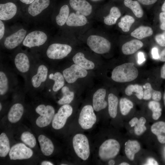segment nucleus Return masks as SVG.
<instances>
[{
    "label": "nucleus",
    "mask_w": 165,
    "mask_h": 165,
    "mask_svg": "<svg viewBox=\"0 0 165 165\" xmlns=\"http://www.w3.org/2000/svg\"><path fill=\"white\" fill-rule=\"evenodd\" d=\"M159 19L160 22V27L162 30L165 31V12H162L159 14Z\"/></svg>",
    "instance_id": "37998d69"
},
{
    "label": "nucleus",
    "mask_w": 165,
    "mask_h": 165,
    "mask_svg": "<svg viewBox=\"0 0 165 165\" xmlns=\"http://www.w3.org/2000/svg\"><path fill=\"white\" fill-rule=\"evenodd\" d=\"M69 9L68 6L64 5L61 8L59 14L56 18V20L58 25L62 26L66 22L69 16Z\"/></svg>",
    "instance_id": "2f4dec72"
},
{
    "label": "nucleus",
    "mask_w": 165,
    "mask_h": 165,
    "mask_svg": "<svg viewBox=\"0 0 165 165\" xmlns=\"http://www.w3.org/2000/svg\"><path fill=\"white\" fill-rule=\"evenodd\" d=\"M20 1L26 4H31L35 0H20Z\"/></svg>",
    "instance_id": "5fc2aeb1"
},
{
    "label": "nucleus",
    "mask_w": 165,
    "mask_h": 165,
    "mask_svg": "<svg viewBox=\"0 0 165 165\" xmlns=\"http://www.w3.org/2000/svg\"><path fill=\"white\" fill-rule=\"evenodd\" d=\"M61 92L63 94L62 97L58 101V103L60 105L68 104L73 100L74 93L71 91L69 88L66 86L61 88Z\"/></svg>",
    "instance_id": "473e14b6"
},
{
    "label": "nucleus",
    "mask_w": 165,
    "mask_h": 165,
    "mask_svg": "<svg viewBox=\"0 0 165 165\" xmlns=\"http://www.w3.org/2000/svg\"><path fill=\"white\" fill-rule=\"evenodd\" d=\"M87 74L86 70L75 64L72 65L63 71V75L65 80L69 83L74 82L78 78L86 77Z\"/></svg>",
    "instance_id": "1a4fd4ad"
},
{
    "label": "nucleus",
    "mask_w": 165,
    "mask_h": 165,
    "mask_svg": "<svg viewBox=\"0 0 165 165\" xmlns=\"http://www.w3.org/2000/svg\"><path fill=\"white\" fill-rule=\"evenodd\" d=\"M161 10L162 12H165V0L164 1L161 7Z\"/></svg>",
    "instance_id": "4d7b16f0"
},
{
    "label": "nucleus",
    "mask_w": 165,
    "mask_h": 165,
    "mask_svg": "<svg viewBox=\"0 0 165 165\" xmlns=\"http://www.w3.org/2000/svg\"><path fill=\"white\" fill-rule=\"evenodd\" d=\"M10 150L9 139L6 134L2 133L0 135V156L5 157L8 154Z\"/></svg>",
    "instance_id": "7c9ffc66"
},
{
    "label": "nucleus",
    "mask_w": 165,
    "mask_h": 165,
    "mask_svg": "<svg viewBox=\"0 0 165 165\" xmlns=\"http://www.w3.org/2000/svg\"><path fill=\"white\" fill-rule=\"evenodd\" d=\"M120 149L119 142L116 140L111 139L106 140L100 146L98 155L103 160H107L115 157Z\"/></svg>",
    "instance_id": "f03ea898"
},
{
    "label": "nucleus",
    "mask_w": 165,
    "mask_h": 165,
    "mask_svg": "<svg viewBox=\"0 0 165 165\" xmlns=\"http://www.w3.org/2000/svg\"><path fill=\"white\" fill-rule=\"evenodd\" d=\"M124 4L125 6L130 8L135 16L140 18L143 15V10L139 2L137 1L124 0Z\"/></svg>",
    "instance_id": "bb28decb"
},
{
    "label": "nucleus",
    "mask_w": 165,
    "mask_h": 165,
    "mask_svg": "<svg viewBox=\"0 0 165 165\" xmlns=\"http://www.w3.org/2000/svg\"><path fill=\"white\" fill-rule=\"evenodd\" d=\"M14 64L17 69L22 73L27 72L30 68L28 58L24 53H20L16 55L14 59Z\"/></svg>",
    "instance_id": "a211bd4d"
},
{
    "label": "nucleus",
    "mask_w": 165,
    "mask_h": 165,
    "mask_svg": "<svg viewBox=\"0 0 165 165\" xmlns=\"http://www.w3.org/2000/svg\"><path fill=\"white\" fill-rule=\"evenodd\" d=\"M21 140L31 148L34 147L36 144V140L34 135L30 132L26 131L21 136Z\"/></svg>",
    "instance_id": "4c0bfd02"
},
{
    "label": "nucleus",
    "mask_w": 165,
    "mask_h": 165,
    "mask_svg": "<svg viewBox=\"0 0 165 165\" xmlns=\"http://www.w3.org/2000/svg\"><path fill=\"white\" fill-rule=\"evenodd\" d=\"M96 120L93 107L90 105L84 106L80 113L78 120L81 127L85 130L90 129L95 123Z\"/></svg>",
    "instance_id": "423d86ee"
},
{
    "label": "nucleus",
    "mask_w": 165,
    "mask_h": 165,
    "mask_svg": "<svg viewBox=\"0 0 165 165\" xmlns=\"http://www.w3.org/2000/svg\"><path fill=\"white\" fill-rule=\"evenodd\" d=\"M69 3L74 10L85 16L90 15L92 12L91 5L86 0H70Z\"/></svg>",
    "instance_id": "4468645a"
},
{
    "label": "nucleus",
    "mask_w": 165,
    "mask_h": 165,
    "mask_svg": "<svg viewBox=\"0 0 165 165\" xmlns=\"http://www.w3.org/2000/svg\"><path fill=\"white\" fill-rule=\"evenodd\" d=\"M24 107L22 104L16 103L10 108L8 112V118L11 123H15L21 119L24 112Z\"/></svg>",
    "instance_id": "4be33fe9"
},
{
    "label": "nucleus",
    "mask_w": 165,
    "mask_h": 165,
    "mask_svg": "<svg viewBox=\"0 0 165 165\" xmlns=\"http://www.w3.org/2000/svg\"><path fill=\"white\" fill-rule=\"evenodd\" d=\"M87 43L90 49L98 54L108 52L111 47L110 42L106 38L96 35H91L88 38Z\"/></svg>",
    "instance_id": "20e7f679"
},
{
    "label": "nucleus",
    "mask_w": 165,
    "mask_h": 165,
    "mask_svg": "<svg viewBox=\"0 0 165 165\" xmlns=\"http://www.w3.org/2000/svg\"><path fill=\"white\" fill-rule=\"evenodd\" d=\"M61 165H67V164H61Z\"/></svg>",
    "instance_id": "e2e57ef3"
},
{
    "label": "nucleus",
    "mask_w": 165,
    "mask_h": 165,
    "mask_svg": "<svg viewBox=\"0 0 165 165\" xmlns=\"http://www.w3.org/2000/svg\"><path fill=\"white\" fill-rule=\"evenodd\" d=\"M120 165H129V164L125 162H123L119 164Z\"/></svg>",
    "instance_id": "bf43d9fd"
},
{
    "label": "nucleus",
    "mask_w": 165,
    "mask_h": 165,
    "mask_svg": "<svg viewBox=\"0 0 165 165\" xmlns=\"http://www.w3.org/2000/svg\"><path fill=\"white\" fill-rule=\"evenodd\" d=\"M152 132L156 136L159 141L165 143V122L159 121L153 124L151 127Z\"/></svg>",
    "instance_id": "393cba45"
},
{
    "label": "nucleus",
    "mask_w": 165,
    "mask_h": 165,
    "mask_svg": "<svg viewBox=\"0 0 165 165\" xmlns=\"http://www.w3.org/2000/svg\"><path fill=\"white\" fill-rule=\"evenodd\" d=\"M9 89L8 81L6 74L3 72H0V94H6Z\"/></svg>",
    "instance_id": "58836bf2"
},
{
    "label": "nucleus",
    "mask_w": 165,
    "mask_h": 165,
    "mask_svg": "<svg viewBox=\"0 0 165 165\" xmlns=\"http://www.w3.org/2000/svg\"><path fill=\"white\" fill-rule=\"evenodd\" d=\"M138 120L137 118L134 117L129 122V124L131 127H135L138 123Z\"/></svg>",
    "instance_id": "3c124183"
},
{
    "label": "nucleus",
    "mask_w": 165,
    "mask_h": 165,
    "mask_svg": "<svg viewBox=\"0 0 165 165\" xmlns=\"http://www.w3.org/2000/svg\"><path fill=\"white\" fill-rule=\"evenodd\" d=\"M108 111L109 115L112 118H115L117 114L118 98L114 94L110 93L108 95Z\"/></svg>",
    "instance_id": "c756f323"
},
{
    "label": "nucleus",
    "mask_w": 165,
    "mask_h": 165,
    "mask_svg": "<svg viewBox=\"0 0 165 165\" xmlns=\"http://www.w3.org/2000/svg\"><path fill=\"white\" fill-rule=\"evenodd\" d=\"M157 43L162 47H165V31L162 34H158L155 37Z\"/></svg>",
    "instance_id": "79ce46f5"
},
{
    "label": "nucleus",
    "mask_w": 165,
    "mask_h": 165,
    "mask_svg": "<svg viewBox=\"0 0 165 165\" xmlns=\"http://www.w3.org/2000/svg\"><path fill=\"white\" fill-rule=\"evenodd\" d=\"M145 90L144 91L143 99L145 100H149L151 97L153 89L151 84L148 82L146 83L143 86Z\"/></svg>",
    "instance_id": "a19ab883"
},
{
    "label": "nucleus",
    "mask_w": 165,
    "mask_h": 165,
    "mask_svg": "<svg viewBox=\"0 0 165 165\" xmlns=\"http://www.w3.org/2000/svg\"><path fill=\"white\" fill-rule=\"evenodd\" d=\"M47 37L44 32L35 31L28 34L23 42L24 46L31 48L39 46L43 44L46 41Z\"/></svg>",
    "instance_id": "9d476101"
},
{
    "label": "nucleus",
    "mask_w": 165,
    "mask_h": 165,
    "mask_svg": "<svg viewBox=\"0 0 165 165\" xmlns=\"http://www.w3.org/2000/svg\"><path fill=\"white\" fill-rule=\"evenodd\" d=\"M106 90L103 88L97 90L94 94L93 98V106L96 112L99 111L105 108L107 103L105 100Z\"/></svg>",
    "instance_id": "ddd939ff"
},
{
    "label": "nucleus",
    "mask_w": 165,
    "mask_h": 165,
    "mask_svg": "<svg viewBox=\"0 0 165 165\" xmlns=\"http://www.w3.org/2000/svg\"><path fill=\"white\" fill-rule=\"evenodd\" d=\"M38 139L43 154L46 156L51 155L54 149V145L51 141L42 134L38 136Z\"/></svg>",
    "instance_id": "b1692460"
},
{
    "label": "nucleus",
    "mask_w": 165,
    "mask_h": 165,
    "mask_svg": "<svg viewBox=\"0 0 165 165\" xmlns=\"http://www.w3.org/2000/svg\"><path fill=\"white\" fill-rule=\"evenodd\" d=\"M2 105L1 104V103H0V110L1 111V109H2Z\"/></svg>",
    "instance_id": "680f3d73"
},
{
    "label": "nucleus",
    "mask_w": 165,
    "mask_h": 165,
    "mask_svg": "<svg viewBox=\"0 0 165 165\" xmlns=\"http://www.w3.org/2000/svg\"><path fill=\"white\" fill-rule=\"evenodd\" d=\"M160 76L162 78L165 79V63L161 68Z\"/></svg>",
    "instance_id": "864d4df0"
},
{
    "label": "nucleus",
    "mask_w": 165,
    "mask_h": 165,
    "mask_svg": "<svg viewBox=\"0 0 165 165\" xmlns=\"http://www.w3.org/2000/svg\"><path fill=\"white\" fill-rule=\"evenodd\" d=\"M143 46V43L141 41L136 39L132 40L123 45L122 52L125 55L132 54L142 48Z\"/></svg>",
    "instance_id": "aec40b11"
},
{
    "label": "nucleus",
    "mask_w": 165,
    "mask_h": 165,
    "mask_svg": "<svg viewBox=\"0 0 165 165\" xmlns=\"http://www.w3.org/2000/svg\"><path fill=\"white\" fill-rule=\"evenodd\" d=\"M72 47L65 44L53 43L50 45L46 51L47 57L53 60L61 59L66 57L71 51Z\"/></svg>",
    "instance_id": "6e6552de"
},
{
    "label": "nucleus",
    "mask_w": 165,
    "mask_h": 165,
    "mask_svg": "<svg viewBox=\"0 0 165 165\" xmlns=\"http://www.w3.org/2000/svg\"><path fill=\"white\" fill-rule=\"evenodd\" d=\"M35 111L40 115L36 121V125L40 127L48 125L54 116L55 110L53 107L50 105H40L36 108Z\"/></svg>",
    "instance_id": "39448f33"
},
{
    "label": "nucleus",
    "mask_w": 165,
    "mask_h": 165,
    "mask_svg": "<svg viewBox=\"0 0 165 165\" xmlns=\"http://www.w3.org/2000/svg\"><path fill=\"white\" fill-rule=\"evenodd\" d=\"M138 74V70L134 66V64L128 62L114 68L112 73L111 78L116 82H127L135 79Z\"/></svg>",
    "instance_id": "f257e3e1"
},
{
    "label": "nucleus",
    "mask_w": 165,
    "mask_h": 165,
    "mask_svg": "<svg viewBox=\"0 0 165 165\" xmlns=\"http://www.w3.org/2000/svg\"><path fill=\"white\" fill-rule=\"evenodd\" d=\"M49 78L54 81L52 88L54 92L57 91L64 86L65 79L61 73L57 72L54 74L51 73L49 75Z\"/></svg>",
    "instance_id": "c85d7f7f"
},
{
    "label": "nucleus",
    "mask_w": 165,
    "mask_h": 165,
    "mask_svg": "<svg viewBox=\"0 0 165 165\" xmlns=\"http://www.w3.org/2000/svg\"><path fill=\"white\" fill-rule=\"evenodd\" d=\"M72 60L75 64L86 70L92 69L95 67L94 63L86 59L81 52L76 53L73 57Z\"/></svg>",
    "instance_id": "5701e85b"
},
{
    "label": "nucleus",
    "mask_w": 165,
    "mask_h": 165,
    "mask_svg": "<svg viewBox=\"0 0 165 165\" xmlns=\"http://www.w3.org/2000/svg\"><path fill=\"white\" fill-rule=\"evenodd\" d=\"M50 3V0H35L29 6L28 12L32 16H36L47 8Z\"/></svg>",
    "instance_id": "dca6fc26"
},
{
    "label": "nucleus",
    "mask_w": 165,
    "mask_h": 165,
    "mask_svg": "<svg viewBox=\"0 0 165 165\" xmlns=\"http://www.w3.org/2000/svg\"><path fill=\"white\" fill-rule=\"evenodd\" d=\"M141 4L145 5L153 4L156 2L157 0H137Z\"/></svg>",
    "instance_id": "49530a36"
},
{
    "label": "nucleus",
    "mask_w": 165,
    "mask_h": 165,
    "mask_svg": "<svg viewBox=\"0 0 165 165\" xmlns=\"http://www.w3.org/2000/svg\"><path fill=\"white\" fill-rule=\"evenodd\" d=\"M145 60L144 53L141 52H139L138 53V63L141 64Z\"/></svg>",
    "instance_id": "a18cd8bd"
},
{
    "label": "nucleus",
    "mask_w": 165,
    "mask_h": 165,
    "mask_svg": "<svg viewBox=\"0 0 165 165\" xmlns=\"http://www.w3.org/2000/svg\"><path fill=\"white\" fill-rule=\"evenodd\" d=\"M141 146L136 140H129L125 144V152L127 158L130 160H133L135 154L140 150Z\"/></svg>",
    "instance_id": "412c9836"
},
{
    "label": "nucleus",
    "mask_w": 165,
    "mask_h": 165,
    "mask_svg": "<svg viewBox=\"0 0 165 165\" xmlns=\"http://www.w3.org/2000/svg\"><path fill=\"white\" fill-rule=\"evenodd\" d=\"M72 112L73 109L71 105L68 104L63 105L54 115L52 122V127L56 130L63 128Z\"/></svg>",
    "instance_id": "0eeeda50"
},
{
    "label": "nucleus",
    "mask_w": 165,
    "mask_h": 165,
    "mask_svg": "<svg viewBox=\"0 0 165 165\" xmlns=\"http://www.w3.org/2000/svg\"><path fill=\"white\" fill-rule=\"evenodd\" d=\"M159 59L161 61H165V48L159 54Z\"/></svg>",
    "instance_id": "603ef678"
},
{
    "label": "nucleus",
    "mask_w": 165,
    "mask_h": 165,
    "mask_svg": "<svg viewBox=\"0 0 165 165\" xmlns=\"http://www.w3.org/2000/svg\"><path fill=\"white\" fill-rule=\"evenodd\" d=\"M5 31V27L4 23L1 21L0 20V39H1L3 37Z\"/></svg>",
    "instance_id": "8fccbe9b"
},
{
    "label": "nucleus",
    "mask_w": 165,
    "mask_h": 165,
    "mask_svg": "<svg viewBox=\"0 0 165 165\" xmlns=\"http://www.w3.org/2000/svg\"><path fill=\"white\" fill-rule=\"evenodd\" d=\"M146 119L144 117H141L139 119L137 125L134 128V132L135 134L139 136L143 134L146 130L145 126Z\"/></svg>",
    "instance_id": "ea45409f"
},
{
    "label": "nucleus",
    "mask_w": 165,
    "mask_h": 165,
    "mask_svg": "<svg viewBox=\"0 0 165 165\" xmlns=\"http://www.w3.org/2000/svg\"><path fill=\"white\" fill-rule=\"evenodd\" d=\"M135 22L134 18L129 15H126L121 18L118 26L124 32H127L130 30L132 24Z\"/></svg>",
    "instance_id": "f704fd0d"
},
{
    "label": "nucleus",
    "mask_w": 165,
    "mask_h": 165,
    "mask_svg": "<svg viewBox=\"0 0 165 165\" xmlns=\"http://www.w3.org/2000/svg\"><path fill=\"white\" fill-rule=\"evenodd\" d=\"M87 20L85 16L79 12L71 13L66 22L67 25L71 27L81 26L85 25Z\"/></svg>",
    "instance_id": "6ab92c4d"
},
{
    "label": "nucleus",
    "mask_w": 165,
    "mask_h": 165,
    "mask_svg": "<svg viewBox=\"0 0 165 165\" xmlns=\"http://www.w3.org/2000/svg\"><path fill=\"white\" fill-rule=\"evenodd\" d=\"M125 94L127 96H130L133 93H135V95L139 99L143 98L144 91L141 86L138 84L130 85L128 86L125 90Z\"/></svg>",
    "instance_id": "72a5a7b5"
},
{
    "label": "nucleus",
    "mask_w": 165,
    "mask_h": 165,
    "mask_svg": "<svg viewBox=\"0 0 165 165\" xmlns=\"http://www.w3.org/2000/svg\"><path fill=\"white\" fill-rule=\"evenodd\" d=\"M148 165H157L158 163L154 159L152 158H149L147 160L145 164Z\"/></svg>",
    "instance_id": "09e8293b"
},
{
    "label": "nucleus",
    "mask_w": 165,
    "mask_h": 165,
    "mask_svg": "<svg viewBox=\"0 0 165 165\" xmlns=\"http://www.w3.org/2000/svg\"><path fill=\"white\" fill-rule=\"evenodd\" d=\"M163 99H164V104L165 105V90L164 94V95L163 96Z\"/></svg>",
    "instance_id": "052dcab7"
},
{
    "label": "nucleus",
    "mask_w": 165,
    "mask_h": 165,
    "mask_svg": "<svg viewBox=\"0 0 165 165\" xmlns=\"http://www.w3.org/2000/svg\"><path fill=\"white\" fill-rule=\"evenodd\" d=\"M148 106L152 112L153 119L155 120L158 119L161 115L162 109L160 103L157 101H151L149 102Z\"/></svg>",
    "instance_id": "c9c22d12"
},
{
    "label": "nucleus",
    "mask_w": 165,
    "mask_h": 165,
    "mask_svg": "<svg viewBox=\"0 0 165 165\" xmlns=\"http://www.w3.org/2000/svg\"><path fill=\"white\" fill-rule=\"evenodd\" d=\"M26 33V30L22 28L7 37L4 42L5 47L9 50L16 48L23 40Z\"/></svg>",
    "instance_id": "f8f14e48"
},
{
    "label": "nucleus",
    "mask_w": 165,
    "mask_h": 165,
    "mask_svg": "<svg viewBox=\"0 0 165 165\" xmlns=\"http://www.w3.org/2000/svg\"><path fill=\"white\" fill-rule=\"evenodd\" d=\"M42 165H53V164L51 162L48 161H44L41 163Z\"/></svg>",
    "instance_id": "6e6d98bb"
},
{
    "label": "nucleus",
    "mask_w": 165,
    "mask_h": 165,
    "mask_svg": "<svg viewBox=\"0 0 165 165\" xmlns=\"http://www.w3.org/2000/svg\"><path fill=\"white\" fill-rule=\"evenodd\" d=\"M153 33V30L151 27L141 26L132 32L130 35L131 36L141 39L151 36Z\"/></svg>",
    "instance_id": "a878e982"
},
{
    "label": "nucleus",
    "mask_w": 165,
    "mask_h": 165,
    "mask_svg": "<svg viewBox=\"0 0 165 165\" xmlns=\"http://www.w3.org/2000/svg\"><path fill=\"white\" fill-rule=\"evenodd\" d=\"M17 7L11 2L0 4V19L6 20L12 18L16 14Z\"/></svg>",
    "instance_id": "2eb2a0df"
},
{
    "label": "nucleus",
    "mask_w": 165,
    "mask_h": 165,
    "mask_svg": "<svg viewBox=\"0 0 165 165\" xmlns=\"http://www.w3.org/2000/svg\"><path fill=\"white\" fill-rule=\"evenodd\" d=\"M120 110L122 114L127 115L133 107V104L130 100L126 98L120 99L119 101Z\"/></svg>",
    "instance_id": "e433bc0d"
},
{
    "label": "nucleus",
    "mask_w": 165,
    "mask_h": 165,
    "mask_svg": "<svg viewBox=\"0 0 165 165\" xmlns=\"http://www.w3.org/2000/svg\"><path fill=\"white\" fill-rule=\"evenodd\" d=\"M115 162L114 160H110L108 162V164L109 165H113L115 164Z\"/></svg>",
    "instance_id": "13d9d810"
},
{
    "label": "nucleus",
    "mask_w": 165,
    "mask_h": 165,
    "mask_svg": "<svg viewBox=\"0 0 165 165\" xmlns=\"http://www.w3.org/2000/svg\"><path fill=\"white\" fill-rule=\"evenodd\" d=\"M48 70L44 65H41L38 67L37 73L31 79V83L35 88H38L41 83L45 81L48 75Z\"/></svg>",
    "instance_id": "f3484780"
},
{
    "label": "nucleus",
    "mask_w": 165,
    "mask_h": 165,
    "mask_svg": "<svg viewBox=\"0 0 165 165\" xmlns=\"http://www.w3.org/2000/svg\"><path fill=\"white\" fill-rule=\"evenodd\" d=\"M121 16V12L118 8L113 6L111 8L109 14L104 19V22L108 25L115 24Z\"/></svg>",
    "instance_id": "cd10ccee"
},
{
    "label": "nucleus",
    "mask_w": 165,
    "mask_h": 165,
    "mask_svg": "<svg viewBox=\"0 0 165 165\" xmlns=\"http://www.w3.org/2000/svg\"><path fill=\"white\" fill-rule=\"evenodd\" d=\"M72 144L77 156L83 160H87L90 155V146L87 137L82 134H77L73 138Z\"/></svg>",
    "instance_id": "7ed1b4c3"
},
{
    "label": "nucleus",
    "mask_w": 165,
    "mask_h": 165,
    "mask_svg": "<svg viewBox=\"0 0 165 165\" xmlns=\"http://www.w3.org/2000/svg\"><path fill=\"white\" fill-rule=\"evenodd\" d=\"M152 54L153 58L155 60L159 59V55L158 49L156 47H154L152 50Z\"/></svg>",
    "instance_id": "de8ad7c7"
},
{
    "label": "nucleus",
    "mask_w": 165,
    "mask_h": 165,
    "mask_svg": "<svg viewBox=\"0 0 165 165\" xmlns=\"http://www.w3.org/2000/svg\"><path fill=\"white\" fill-rule=\"evenodd\" d=\"M161 94L160 91L153 90L152 93V97L154 101H159L161 100Z\"/></svg>",
    "instance_id": "c03bdc74"
},
{
    "label": "nucleus",
    "mask_w": 165,
    "mask_h": 165,
    "mask_svg": "<svg viewBox=\"0 0 165 165\" xmlns=\"http://www.w3.org/2000/svg\"><path fill=\"white\" fill-rule=\"evenodd\" d=\"M32 151L22 143L16 144L10 149L9 155L10 160H22L30 158L32 155Z\"/></svg>",
    "instance_id": "9b49d317"
}]
</instances>
